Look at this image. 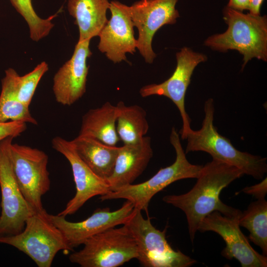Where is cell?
I'll list each match as a JSON object with an SVG mask.
<instances>
[{
  "label": "cell",
  "instance_id": "7a4b0ae2",
  "mask_svg": "<svg viewBox=\"0 0 267 267\" xmlns=\"http://www.w3.org/2000/svg\"><path fill=\"white\" fill-rule=\"evenodd\" d=\"M204 110L201 128L197 131L191 129L186 136L185 153L205 152L213 159L234 166L244 175L257 179H263L267 172V158L238 150L229 139L218 133L214 125L215 106L212 98L205 101Z\"/></svg>",
  "mask_w": 267,
  "mask_h": 267
},
{
  "label": "cell",
  "instance_id": "e0dca14e",
  "mask_svg": "<svg viewBox=\"0 0 267 267\" xmlns=\"http://www.w3.org/2000/svg\"><path fill=\"white\" fill-rule=\"evenodd\" d=\"M153 155L149 136L119 147L113 172L107 180L111 191L133 183L144 171Z\"/></svg>",
  "mask_w": 267,
  "mask_h": 267
},
{
  "label": "cell",
  "instance_id": "3957f363",
  "mask_svg": "<svg viewBox=\"0 0 267 267\" xmlns=\"http://www.w3.org/2000/svg\"><path fill=\"white\" fill-rule=\"evenodd\" d=\"M223 15L227 30L208 38L205 45L221 52L237 50L243 55L242 69L253 58L267 61V16L244 14L227 6Z\"/></svg>",
  "mask_w": 267,
  "mask_h": 267
},
{
  "label": "cell",
  "instance_id": "44dd1931",
  "mask_svg": "<svg viewBox=\"0 0 267 267\" xmlns=\"http://www.w3.org/2000/svg\"><path fill=\"white\" fill-rule=\"evenodd\" d=\"M116 106V130L120 140L124 144L139 141L149 129L145 110L138 105H127L123 101H119Z\"/></svg>",
  "mask_w": 267,
  "mask_h": 267
},
{
  "label": "cell",
  "instance_id": "6da1fadb",
  "mask_svg": "<svg viewBox=\"0 0 267 267\" xmlns=\"http://www.w3.org/2000/svg\"><path fill=\"white\" fill-rule=\"evenodd\" d=\"M243 175L236 167L213 159L203 166L196 183L189 191L163 197L164 202L179 209L185 214L192 242L201 222L212 212L218 211L227 217H240L242 212L223 203L220 195L223 188Z\"/></svg>",
  "mask_w": 267,
  "mask_h": 267
},
{
  "label": "cell",
  "instance_id": "8fae6325",
  "mask_svg": "<svg viewBox=\"0 0 267 267\" xmlns=\"http://www.w3.org/2000/svg\"><path fill=\"white\" fill-rule=\"evenodd\" d=\"M178 0H140L129 6L134 26L138 31L136 48L145 61L152 63L156 55L152 47L155 33L166 24H174L179 17Z\"/></svg>",
  "mask_w": 267,
  "mask_h": 267
},
{
  "label": "cell",
  "instance_id": "9a60e30c",
  "mask_svg": "<svg viewBox=\"0 0 267 267\" xmlns=\"http://www.w3.org/2000/svg\"><path fill=\"white\" fill-rule=\"evenodd\" d=\"M111 17L101 30L98 37L99 50L108 59L116 63L127 60L126 54L135 52L137 40L129 6L119 1L110 2Z\"/></svg>",
  "mask_w": 267,
  "mask_h": 267
},
{
  "label": "cell",
  "instance_id": "52a82bcc",
  "mask_svg": "<svg viewBox=\"0 0 267 267\" xmlns=\"http://www.w3.org/2000/svg\"><path fill=\"white\" fill-rule=\"evenodd\" d=\"M83 245L69 257L82 267H118L138 256L135 241L124 225L91 236Z\"/></svg>",
  "mask_w": 267,
  "mask_h": 267
},
{
  "label": "cell",
  "instance_id": "9c48e42d",
  "mask_svg": "<svg viewBox=\"0 0 267 267\" xmlns=\"http://www.w3.org/2000/svg\"><path fill=\"white\" fill-rule=\"evenodd\" d=\"M13 138L10 136L0 141V236L21 232L27 218L36 212L22 194L13 173L9 156Z\"/></svg>",
  "mask_w": 267,
  "mask_h": 267
},
{
  "label": "cell",
  "instance_id": "484cf974",
  "mask_svg": "<svg viewBox=\"0 0 267 267\" xmlns=\"http://www.w3.org/2000/svg\"><path fill=\"white\" fill-rule=\"evenodd\" d=\"M27 129L26 123L18 121L0 122V141L12 136H19Z\"/></svg>",
  "mask_w": 267,
  "mask_h": 267
},
{
  "label": "cell",
  "instance_id": "ba28073f",
  "mask_svg": "<svg viewBox=\"0 0 267 267\" xmlns=\"http://www.w3.org/2000/svg\"><path fill=\"white\" fill-rule=\"evenodd\" d=\"M9 156L24 197L36 212H44L42 198L50 187L47 155L38 148L12 143Z\"/></svg>",
  "mask_w": 267,
  "mask_h": 267
},
{
  "label": "cell",
  "instance_id": "5b68a950",
  "mask_svg": "<svg viewBox=\"0 0 267 267\" xmlns=\"http://www.w3.org/2000/svg\"><path fill=\"white\" fill-rule=\"evenodd\" d=\"M134 238L137 247L136 259L145 267H188L197 261L168 242L166 233L156 228L150 218L144 219L141 211L134 208L123 224Z\"/></svg>",
  "mask_w": 267,
  "mask_h": 267
},
{
  "label": "cell",
  "instance_id": "4fadbf2b",
  "mask_svg": "<svg viewBox=\"0 0 267 267\" xmlns=\"http://www.w3.org/2000/svg\"><path fill=\"white\" fill-rule=\"evenodd\" d=\"M133 204L128 200L119 209L111 211L109 208H98L86 220L72 222L65 217L48 214L50 221L63 235L72 250L96 234L123 224L134 209Z\"/></svg>",
  "mask_w": 267,
  "mask_h": 267
},
{
  "label": "cell",
  "instance_id": "603a6c76",
  "mask_svg": "<svg viewBox=\"0 0 267 267\" xmlns=\"http://www.w3.org/2000/svg\"><path fill=\"white\" fill-rule=\"evenodd\" d=\"M238 223L240 226L249 232L248 239L262 250L263 255H267V201L258 199L250 204L242 212Z\"/></svg>",
  "mask_w": 267,
  "mask_h": 267
},
{
  "label": "cell",
  "instance_id": "7402d4cb",
  "mask_svg": "<svg viewBox=\"0 0 267 267\" xmlns=\"http://www.w3.org/2000/svg\"><path fill=\"white\" fill-rule=\"evenodd\" d=\"M16 72L9 68L5 71L1 80L0 122L18 121L37 125L38 122L31 115L29 106L20 102L16 96L14 77Z\"/></svg>",
  "mask_w": 267,
  "mask_h": 267
},
{
  "label": "cell",
  "instance_id": "ac0fdd59",
  "mask_svg": "<svg viewBox=\"0 0 267 267\" xmlns=\"http://www.w3.org/2000/svg\"><path fill=\"white\" fill-rule=\"evenodd\" d=\"M71 142L77 154L90 169L107 181L113 172L119 147L79 135Z\"/></svg>",
  "mask_w": 267,
  "mask_h": 267
},
{
  "label": "cell",
  "instance_id": "277c9868",
  "mask_svg": "<svg viewBox=\"0 0 267 267\" xmlns=\"http://www.w3.org/2000/svg\"><path fill=\"white\" fill-rule=\"evenodd\" d=\"M170 141L176 154L175 162L171 165L161 168L149 179L137 184H130L100 196L101 201L124 199L131 202L135 209L144 211L148 215L149 203L153 197L171 183L185 178H197L202 165L190 163L186 158L180 140L179 134L173 127Z\"/></svg>",
  "mask_w": 267,
  "mask_h": 267
},
{
  "label": "cell",
  "instance_id": "cb8c5ba5",
  "mask_svg": "<svg viewBox=\"0 0 267 267\" xmlns=\"http://www.w3.org/2000/svg\"><path fill=\"white\" fill-rule=\"evenodd\" d=\"M9 0L27 23L30 37L33 41L38 42L49 34L54 26L52 20L57 16V14L45 19L43 18L36 12L32 0Z\"/></svg>",
  "mask_w": 267,
  "mask_h": 267
},
{
  "label": "cell",
  "instance_id": "30bf717a",
  "mask_svg": "<svg viewBox=\"0 0 267 267\" xmlns=\"http://www.w3.org/2000/svg\"><path fill=\"white\" fill-rule=\"evenodd\" d=\"M203 53L196 52L184 47L176 53L177 66L172 76L162 83L143 86L139 90L143 97L153 95L164 96L171 99L178 108L182 120L180 134L181 138L185 139L192 129L191 120L185 107V97L191 77L195 67L207 60Z\"/></svg>",
  "mask_w": 267,
  "mask_h": 267
},
{
  "label": "cell",
  "instance_id": "d6986e66",
  "mask_svg": "<svg viewBox=\"0 0 267 267\" xmlns=\"http://www.w3.org/2000/svg\"><path fill=\"white\" fill-rule=\"evenodd\" d=\"M108 0H68L67 9L78 27V42L98 36L108 21L106 13L109 8Z\"/></svg>",
  "mask_w": 267,
  "mask_h": 267
},
{
  "label": "cell",
  "instance_id": "f1b7e54d",
  "mask_svg": "<svg viewBox=\"0 0 267 267\" xmlns=\"http://www.w3.org/2000/svg\"><path fill=\"white\" fill-rule=\"evenodd\" d=\"M264 0H250L249 13L255 15L260 14V9Z\"/></svg>",
  "mask_w": 267,
  "mask_h": 267
},
{
  "label": "cell",
  "instance_id": "5bb4252c",
  "mask_svg": "<svg viewBox=\"0 0 267 267\" xmlns=\"http://www.w3.org/2000/svg\"><path fill=\"white\" fill-rule=\"evenodd\" d=\"M51 143L53 149L62 154L70 163L76 189L75 196L58 215L66 217L74 214L89 199L111 191L107 182L96 175L79 156L71 141L56 136Z\"/></svg>",
  "mask_w": 267,
  "mask_h": 267
},
{
  "label": "cell",
  "instance_id": "8992f818",
  "mask_svg": "<svg viewBox=\"0 0 267 267\" xmlns=\"http://www.w3.org/2000/svg\"><path fill=\"white\" fill-rule=\"evenodd\" d=\"M47 215L46 211L35 212L27 218L21 232L0 236V243L11 245L23 252L39 267H51L58 252L72 250Z\"/></svg>",
  "mask_w": 267,
  "mask_h": 267
},
{
  "label": "cell",
  "instance_id": "83f0119b",
  "mask_svg": "<svg viewBox=\"0 0 267 267\" xmlns=\"http://www.w3.org/2000/svg\"><path fill=\"white\" fill-rule=\"evenodd\" d=\"M250 0H229L226 6L231 9L242 12L249 9Z\"/></svg>",
  "mask_w": 267,
  "mask_h": 267
},
{
  "label": "cell",
  "instance_id": "4316f807",
  "mask_svg": "<svg viewBox=\"0 0 267 267\" xmlns=\"http://www.w3.org/2000/svg\"><path fill=\"white\" fill-rule=\"evenodd\" d=\"M242 191L246 194L252 195L257 200L265 199L267 193V178L263 179L259 183L244 187L242 189Z\"/></svg>",
  "mask_w": 267,
  "mask_h": 267
},
{
  "label": "cell",
  "instance_id": "ffe728a7",
  "mask_svg": "<svg viewBox=\"0 0 267 267\" xmlns=\"http://www.w3.org/2000/svg\"><path fill=\"white\" fill-rule=\"evenodd\" d=\"M118 109L106 102L101 106L89 109L82 117L79 135L96 139L115 146L120 140L116 130Z\"/></svg>",
  "mask_w": 267,
  "mask_h": 267
},
{
  "label": "cell",
  "instance_id": "7c38bea8",
  "mask_svg": "<svg viewBox=\"0 0 267 267\" xmlns=\"http://www.w3.org/2000/svg\"><path fill=\"white\" fill-rule=\"evenodd\" d=\"M239 218L227 217L214 211L204 218L198 230L201 232L212 231L222 237L225 243V247L221 252L223 257L236 259L242 267H267V257L251 246L240 230Z\"/></svg>",
  "mask_w": 267,
  "mask_h": 267
},
{
  "label": "cell",
  "instance_id": "d4e9b609",
  "mask_svg": "<svg viewBox=\"0 0 267 267\" xmlns=\"http://www.w3.org/2000/svg\"><path fill=\"white\" fill-rule=\"evenodd\" d=\"M48 70V64L43 61L23 76H20L16 73L14 78L15 90L17 98L20 102L30 106L41 79Z\"/></svg>",
  "mask_w": 267,
  "mask_h": 267
},
{
  "label": "cell",
  "instance_id": "2e32d148",
  "mask_svg": "<svg viewBox=\"0 0 267 267\" xmlns=\"http://www.w3.org/2000/svg\"><path fill=\"white\" fill-rule=\"evenodd\" d=\"M90 40L77 42L73 53L55 74L52 90L56 101L70 106L79 100L86 91L89 67L87 61L92 52Z\"/></svg>",
  "mask_w": 267,
  "mask_h": 267
}]
</instances>
